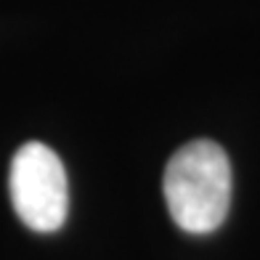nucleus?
<instances>
[{
    "label": "nucleus",
    "instance_id": "obj_1",
    "mask_svg": "<svg viewBox=\"0 0 260 260\" xmlns=\"http://www.w3.org/2000/svg\"><path fill=\"white\" fill-rule=\"evenodd\" d=\"M165 202L175 226L188 234L220 229L231 205V162L215 141H188L165 168Z\"/></svg>",
    "mask_w": 260,
    "mask_h": 260
},
{
    "label": "nucleus",
    "instance_id": "obj_2",
    "mask_svg": "<svg viewBox=\"0 0 260 260\" xmlns=\"http://www.w3.org/2000/svg\"><path fill=\"white\" fill-rule=\"evenodd\" d=\"M8 191L19 220L38 234L58 231L69 212V186L58 154L40 144H24L11 162Z\"/></svg>",
    "mask_w": 260,
    "mask_h": 260
}]
</instances>
